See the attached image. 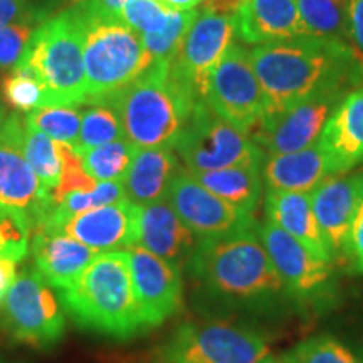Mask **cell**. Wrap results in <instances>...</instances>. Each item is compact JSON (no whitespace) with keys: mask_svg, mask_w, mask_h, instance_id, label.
<instances>
[{"mask_svg":"<svg viewBox=\"0 0 363 363\" xmlns=\"http://www.w3.org/2000/svg\"><path fill=\"white\" fill-rule=\"evenodd\" d=\"M202 2L203 0H162V4H165L170 11H192Z\"/></svg>","mask_w":363,"mask_h":363,"instance_id":"45","label":"cell"},{"mask_svg":"<svg viewBox=\"0 0 363 363\" xmlns=\"http://www.w3.org/2000/svg\"><path fill=\"white\" fill-rule=\"evenodd\" d=\"M57 294L67 315L83 328L116 340L145 331L126 251L99 252L79 278Z\"/></svg>","mask_w":363,"mask_h":363,"instance_id":"4","label":"cell"},{"mask_svg":"<svg viewBox=\"0 0 363 363\" xmlns=\"http://www.w3.org/2000/svg\"><path fill=\"white\" fill-rule=\"evenodd\" d=\"M17 266L19 262L11 261V259H0V306H2L4 298L11 288L13 281L17 278Z\"/></svg>","mask_w":363,"mask_h":363,"instance_id":"44","label":"cell"},{"mask_svg":"<svg viewBox=\"0 0 363 363\" xmlns=\"http://www.w3.org/2000/svg\"><path fill=\"white\" fill-rule=\"evenodd\" d=\"M131 284L145 330L165 323L184 301L182 269L142 246L126 249Z\"/></svg>","mask_w":363,"mask_h":363,"instance_id":"13","label":"cell"},{"mask_svg":"<svg viewBox=\"0 0 363 363\" xmlns=\"http://www.w3.org/2000/svg\"><path fill=\"white\" fill-rule=\"evenodd\" d=\"M162 355L184 363H276L264 338L225 321L180 326Z\"/></svg>","mask_w":363,"mask_h":363,"instance_id":"8","label":"cell"},{"mask_svg":"<svg viewBox=\"0 0 363 363\" xmlns=\"http://www.w3.org/2000/svg\"><path fill=\"white\" fill-rule=\"evenodd\" d=\"M199 9L192 11H170L169 21L160 33L142 35L143 48L152 62H170L177 56L185 34L197 17Z\"/></svg>","mask_w":363,"mask_h":363,"instance_id":"33","label":"cell"},{"mask_svg":"<svg viewBox=\"0 0 363 363\" xmlns=\"http://www.w3.org/2000/svg\"><path fill=\"white\" fill-rule=\"evenodd\" d=\"M27 123L40 133L48 135L54 142L66 143L78 148L81 130L79 104H51L30 111L26 116Z\"/></svg>","mask_w":363,"mask_h":363,"instance_id":"30","label":"cell"},{"mask_svg":"<svg viewBox=\"0 0 363 363\" xmlns=\"http://www.w3.org/2000/svg\"><path fill=\"white\" fill-rule=\"evenodd\" d=\"M7 120V108H6V103L2 101V98H0V128H2L4 121Z\"/></svg>","mask_w":363,"mask_h":363,"instance_id":"46","label":"cell"},{"mask_svg":"<svg viewBox=\"0 0 363 363\" xmlns=\"http://www.w3.org/2000/svg\"><path fill=\"white\" fill-rule=\"evenodd\" d=\"M174 150L192 174L235 165H262L266 153L208 106L203 98L194 104Z\"/></svg>","mask_w":363,"mask_h":363,"instance_id":"7","label":"cell"},{"mask_svg":"<svg viewBox=\"0 0 363 363\" xmlns=\"http://www.w3.org/2000/svg\"><path fill=\"white\" fill-rule=\"evenodd\" d=\"M81 130L76 152L125 138L116 113L104 103H81Z\"/></svg>","mask_w":363,"mask_h":363,"instance_id":"32","label":"cell"},{"mask_svg":"<svg viewBox=\"0 0 363 363\" xmlns=\"http://www.w3.org/2000/svg\"><path fill=\"white\" fill-rule=\"evenodd\" d=\"M347 94L335 91L306 99L274 120L261 123L249 138L267 155L293 153L311 147L320 138L331 111Z\"/></svg>","mask_w":363,"mask_h":363,"instance_id":"14","label":"cell"},{"mask_svg":"<svg viewBox=\"0 0 363 363\" xmlns=\"http://www.w3.org/2000/svg\"><path fill=\"white\" fill-rule=\"evenodd\" d=\"M155 363H184V362H174V360H165V358H162L160 362H155Z\"/></svg>","mask_w":363,"mask_h":363,"instance_id":"47","label":"cell"},{"mask_svg":"<svg viewBox=\"0 0 363 363\" xmlns=\"http://www.w3.org/2000/svg\"><path fill=\"white\" fill-rule=\"evenodd\" d=\"M246 0H203L201 4L202 11L219 13V16L235 17L239 9L244 6Z\"/></svg>","mask_w":363,"mask_h":363,"instance_id":"43","label":"cell"},{"mask_svg":"<svg viewBox=\"0 0 363 363\" xmlns=\"http://www.w3.org/2000/svg\"><path fill=\"white\" fill-rule=\"evenodd\" d=\"M192 175L208 192L229 202L230 206L254 216L261 199L262 184H264L261 165H235Z\"/></svg>","mask_w":363,"mask_h":363,"instance_id":"26","label":"cell"},{"mask_svg":"<svg viewBox=\"0 0 363 363\" xmlns=\"http://www.w3.org/2000/svg\"><path fill=\"white\" fill-rule=\"evenodd\" d=\"M182 167L174 148H136L121 182L126 199L140 207L169 201L172 184Z\"/></svg>","mask_w":363,"mask_h":363,"instance_id":"23","label":"cell"},{"mask_svg":"<svg viewBox=\"0 0 363 363\" xmlns=\"http://www.w3.org/2000/svg\"><path fill=\"white\" fill-rule=\"evenodd\" d=\"M256 233L283 281L286 291L301 298L323 293L331 279L333 262L320 259L299 240L267 219L256 222Z\"/></svg>","mask_w":363,"mask_h":363,"instance_id":"15","label":"cell"},{"mask_svg":"<svg viewBox=\"0 0 363 363\" xmlns=\"http://www.w3.org/2000/svg\"><path fill=\"white\" fill-rule=\"evenodd\" d=\"M30 2H33V0H30Z\"/></svg>","mask_w":363,"mask_h":363,"instance_id":"49","label":"cell"},{"mask_svg":"<svg viewBox=\"0 0 363 363\" xmlns=\"http://www.w3.org/2000/svg\"><path fill=\"white\" fill-rule=\"evenodd\" d=\"M22 147H24V155L30 169L38 177L40 189L51 202V195L61 180V155H59L57 142L27 123Z\"/></svg>","mask_w":363,"mask_h":363,"instance_id":"27","label":"cell"},{"mask_svg":"<svg viewBox=\"0 0 363 363\" xmlns=\"http://www.w3.org/2000/svg\"><path fill=\"white\" fill-rule=\"evenodd\" d=\"M347 257L352 259L358 271L363 272V192L358 203L355 220H353L350 240H348Z\"/></svg>","mask_w":363,"mask_h":363,"instance_id":"41","label":"cell"},{"mask_svg":"<svg viewBox=\"0 0 363 363\" xmlns=\"http://www.w3.org/2000/svg\"><path fill=\"white\" fill-rule=\"evenodd\" d=\"M30 16H40L48 19V16L39 11L30 0H0V29Z\"/></svg>","mask_w":363,"mask_h":363,"instance_id":"39","label":"cell"},{"mask_svg":"<svg viewBox=\"0 0 363 363\" xmlns=\"http://www.w3.org/2000/svg\"><path fill=\"white\" fill-rule=\"evenodd\" d=\"M235 38L262 45L306 35L298 0H246L234 17Z\"/></svg>","mask_w":363,"mask_h":363,"instance_id":"22","label":"cell"},{"mask_svg":"<svg viewBox=\"0 0 363 363\" xmlns=\"http://www.w3.org/2000/svg\"><path fill=\"white\" fill-rule=\"evenodd\" d=\"M35 269L17 274L4 298V320L12 337L34 348H48L62 338L65 308Z\"/></svg>","mask_w":363,"mask_h":363,"instance_id":"10","label":"cell"},{"mask_svg":"<svg viewBox=\"0 0 363 363\" xmlns=\"http://www.w3.org/2000/svg\"><path fill=\"white\" fill-rule=\"evenodd\" d=\"M59 155H61V180L51 195L52 207L72 192H89L96 189L99 182H96L84 170L79 153L66 143H59ZM52 211V208H51Z\"/></svg>","mask_w":363,"mask_h":363,"instance_id":"37","label":"cell"},{"mask_svg":"<svg viewBox=\"0 0 363 363\" xmlns=\"http://www.w3.org/2000/svg\"><path fill=\"white\" fill-rule=\"evenodd\" d=\"M199 283L229 303H257L286 291L256 225L217 239L199 240L189 262Z\"/></svg>","mask_w":363,"mask_h":363,"instance_id":"3","label":"cell"},{"mask_svg":"<svg viewBox=\"0 0 363 363\" xmlns=\"http://www.w3.org/2000/svg\"><path fill=\"white\" fill-rule=\"evenodd\" d=\"M2 101L19 113H30L48 106V94L35 72L24 62H19L0 83Z\"/></svg>","mask_w":363,"mask_h":363,"instance_id":"31","label":"cell"},{"mask_svg":"<svg viewBox=\"0 0 363 363\" xmlns=\"http://www.w3.org/2000/svg\"><path fill=\"white\" fill-rule=\"evenodd\" d=\"M306 35L348 40V0H298Z\"/></svg>","mask_w":363,"mask_h":363,"instance_id":"28","label":"cell"},{"mask_svg":"<svg viewBox=\"0 0 363 363\" xmlns=\"http://www.w3.org/2000/svg\"><path fill=\"white\" fill-rule=\"evenodd\" d=\"M199 238L180 219L169 201H160L140 211L138 244L182 269L189 266Z\"/></svg>","mask_w":363,"mask_h":363,"instance_id":"21","label":"cell"},{"mask_svg":"<svg viewBox=\"0 0 363 363\" xmlns=\"http://www.w3.org/2000/svg\"><path fill=\"white\" fill-rule=\"evenodd\" d=\"M33 239V225L24 214L0 207V259H26Z\"/></svg>","mask_w":363,"mask_h":363,"instance_id":"35","label":"cell"},{"mask_svg":"<svg viewBox=\"0 0 363 363\" xmlns=\"http://www.w3.org/2000/svg\"><path fill=\"white\" fill-rule=\"evenodd\" d=\"M40 16H30L0 29V69L12 71L24 59L33 35L40 22Z\"/></svg>","mask_w":363,"mask_h":363,"instance_id":"36","label":"cell"},{"mask_svg":"<svg viewBox=\"0 0 363 363\" xmlns=\"http://www.w3.org/2000/svg\"><path fill=\"white\" fill-rule=\"evenodd\" d=\"M26 116L12 113L0 128V207L24 214L33 229L43 224L52 203L24 155Z\"/></svg>","mask_w":363,"mask_h":363,"instance_id":"11","label":"cell"},{"mask_svg":"<svg viewBox=\"0 0 363 363\" xmlns=\"http://www.w3.org/2000/svg\"><path fill=\"white\" fill-rule=\"evenodd\" d=\"M142 207L126 201L72 216L57 230L96 252L126 251L138 244Z\"/></svg>","mask_w":363,"mask_h":363,"instance_id":"17","label":"cell"},{"mask_svg":"<svg viewBox=\"0 0 363 363\" xmlns=\"http://www.w3.org/2000/svg\"><path fill=\"white\" fill-rule=\"evenodd\" d=\"M276 363H363L338 340L316 337L296 345Z\"/></svg>","mask_w":363,"mask_h":363,"instance_id":"34","label":"cell"},{"mask_svg":"<svg viewBox=\"0 0 363 363\" xmlns=\"http://www.w3.org/2000/svg\"><path fill=\"white\" fill-rule=\"evenodd\" d=\"M362 192L363 172L355 175H328L310 194L313 212L333 257H347Z\"/></svg>","mask_w":363,"mask_h":363,"instance_id":"18","label":"cell"},{"mask_svg":"<svg viewBox=\"0 0 363 363\" xmlns=\"http://www.w3.org/2000/svg\"><path fill=\"white\" fill-rule=\"evenodd\" d=\"M251 61L262 89L259 125L306 99L363 83V56L347 40L301 35L254 45Z\"/></svg>","mask_w":363,"mask_h":363,"instance_id":"1","label":"cell"},{"mask_svg":"<svg viewBox=\"0 0 363 363\" xmlns=\"http://www.w3.org/2000/svg\"><path fill=\"white\" fill-rule=\"evenodd\" d=\"M21 62L29 66L44 86L48 106L84 103V34L72 9L40 22Z\"/></svg>","mask_w":363,"mask_h":363,"instance_id":"5","label":"cell"},{"mask_svg":"<svg viewBox=\"0 0 363 363\" xmlns=\"http://www.w3.org/2000/svg\"><path fill=\"white\" fill-rule=\"evenodd\" d=\"M169 16L170 9L158 0H128L121 12L125 24L140 35L160 33Z\"/></svg>","mask_w":363,"mask_h":363,"instance_id":"38","label":"cell"},{"mask_svg":"<svg viewBox=\"0 0 363 363\" xmlns=\"http://www.w3.org/2000/svg\"><path fill=\"white\" fill-rule=\"evenodd\" d=\"M201 98L170 69V62H152L130 84L94 103L116 113L125 138L136 148H174Z\"/></svg>","mask_w":363,"mask_h":363,"instance_id":"2","label":"cell"},{"mask_svg":"<svg viewBox=\"0 0 363 363\" xmlns=\"http://www.w3.org/2000/svg\"><path fill=\"white\" fill-rule=\"evenodd\" d=\"M266 217L286 234L299 240L320 259L333 262V252L313 212L310 194L267 190Z\"/></svg>","mask_w":363,"mask_h":363,"instance_id":"24","label":"cell"},{"mask_svg":"<svg viewBox=\"0 0 363 363\" xmlns=\"http://www.w3.org/2000/svg\"><path fill=\"white\" fill-rule=\"evenodd\" d=\"M330 175L347 174L363 163V83L337 104L320 138Z\"/></svg>","mask_w":363,"mask_h":363,"instance_id":"19","label":"cell"},{"mask_svg":"<svg viewBox=\"0 0 363 363\" xmlns=\"http://www.w3.org/2000/svg\"><path fill=\"white\" fill-rule=\"evenodd\" d=\"M261 174L267 190L311 194L330 172L323 152L316 142L299 152L264 155Z\"/></svg>","mask_w":363,"mask_h":363,"instance_id":"25","label":"cell"},{"mask_svg":"<svg viewBox=\"0 0 363 363\" xmlns=\"http://www.w3.org/2000/svg\"><path fill=\"white\" fill-rule=\"evenodd\" d=\"M136 147L126 138L79 152L84 170L96 182H123Z\"/></svg>","mask_w":363,"mask_h":363,"instance_id":"29","label":"cell"},{"mask_svg":"<svg viewBox=\"0 0 363 363\" xmlns=\"http://www.w3.org/2000/svg\"><path fill=\"white\" fill-rule=\"evenodd\" d=\"M169 202L199 240L224 238L256 225L252 214L208 192L185 167L172 184Z\"/></svg>","mask_w":363,"mask_h":363,"instance_id":"12","label":"cell"},{"mask_svg":"<svg viewBox=\"0 0 363 363\" xmlns=\"http://www.w3.org/2000/svg\"><path fill=\"white\" fill-rule=\"evenodd\" d=\"M84 34V103L101 101L138 78L152 59L145 51L142 35L121 19L88 16L71 7Z\"/></svg>","mask_w":363,"mask_h":363,"instance_id":"6","label":"cell"},{"mask_svg":"<svg viewBox=\"0 0 363 363\" xmlns=\"http://www.w3.org/2000/svg\"><path fill=\"white\" fill-rule=\"evenodd\" d=\"M71 6L79 9L88 16L106 17V19H121L125 4L128 0H69ZM123 21V19H121Z\"/></svg>","mask_w":363,"mask_h":363,"instance_id":"40","label":"cell"},{"mask_svg":"<svg viewBox=\"0 0 363 363\" xmlns=\"http://www.w3.org/2000/svg\"><path fill=\"white\" fill-rule=\"evenodd\" d=\"M202 98L227 123L251 135L262 118V89L251 61V49L233 43L208 72Z\"/></svg>","mask_w":363,"mask_h":363,"instance_id":"9","label":"cell"},{"mask_svg":"<svg viewBox=\"0 0 363 363\" xmlns=\"http://www.w3.org/2000/svg\"><path fill=\"white\" fill-rule=\"evenodd\" d=\"M158 2H162V0H158Z\"/></svg>","mask_w":363,"mask_h":363,"instance_id":"48","label":"cell"},{"mask_svg":"<svg viewBox=\"0 0 363 363\" xmlns=\"http://www.w3.org/2000/svg\"><path fill=\"white\" fill-rule=\"evenodd\" d=\"M234 38V17L199 9L179 52L170 61V69L202 96L208 72L220 61Z\"/></svg>","mask_w":363,"mask_h":363,"instance_id":"16","label":"cell"},{"mask_svg":"<svg viewBox=\"0 0 363 363\" xmlns=\"http://www.w3.org/2000/svg\"><path fill=\"white\" fill-rule=\"evenodd\" d=\"M30 254L40 278L61 291L79 278L99 252L61 230L38 227L33 230Z\"/></svg>","mask_w":363,"mask_h":363,"instance_id":"20","label":"cell"},{"mask_svg":"<svg viewBox=\"0 0 363 363\" xmlns=\"http://www.w3.org/2000/svg\"><path fill=\"white\" fill-rule=\"evenodd\" d=\"M348 40L363 56V0H348Z\"/></svg>","mask_w":363,"mask_h":363,"instance_id":"42","label":"cell"}]
</instances>
